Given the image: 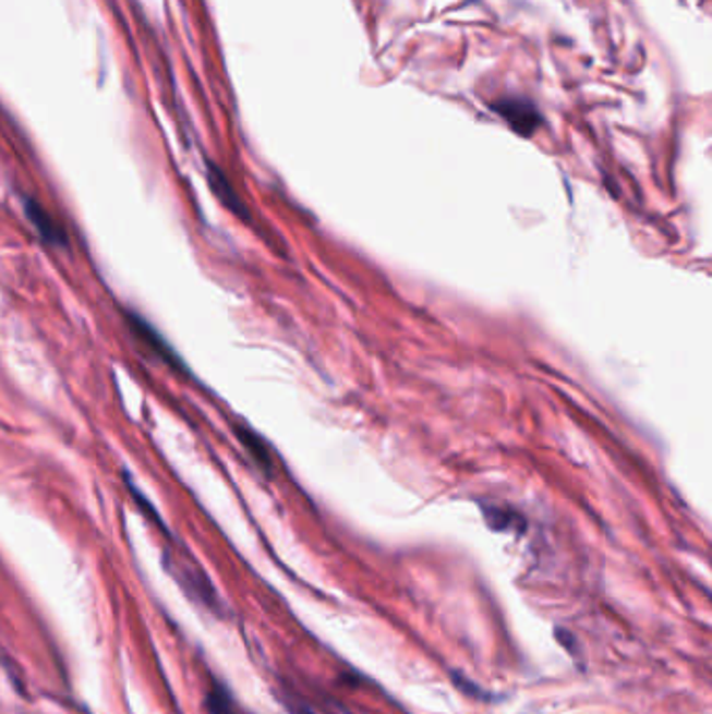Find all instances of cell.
<instances>
[{"label":"cell","instance_id":"ba28073f","mask_svg":"<svg viewBox=\"0 0 712 714\" xmlns=\"http://www.w3.org/2000/svg\"><path fill=\"white\" fill-rule=\"evenodd\" d=\"M287 702V706L291 709V713L293 714H319L316 709H312L310 704H305L303 700H299V698H289V700H285Z\"/></svg>","mask_w":712,"mask_h":714},{"label":"cell","instance_id":"8992f818","mask_svg":"<svg viewBox=\"0 0 712 714\" xmlns=\"http://www.w3.org/2000/svg\"><path fill=\"white\" fill-rule=\"evenodd\" d=\"M209 184H212L214 193L218 195L221 203H224L232 214H237V216L243 218V220H249V211H246L245 203H243L241 197L237 195V191L232 189V184L228 182V178L224 176V172L216 170V168H212V170H209Z\"/></svg>","mask_w":712,"mask_h":714},{"label":"cell","instance_id":"52a82bcc","mask_svg":"<svg viewBox=\"0 0 712 714\" xmlns=\"http://www.w3.org/2000/svg\"><path fill=\"white\" fill-rule=\"evenodd\" d=\"M481 510H483V517H485V522L490 524V529L493 531H499V533H508V531H515L516 524H524L522 518L516 515L515 510H508L504 506H495V504H481Z\"/></svg>","mask_w":712,"mask_h":714},{"label":"cell","instance_id":"3957f363","mask_svg":"<svg viewBox=\"0 0 712 714\" xmlns=\"http://www.w3.org/2000/svg\"><path fill=\"white\" fill-rule=\"evenodd\" d=\"M24 209L27 220L32 222L34 230L40 234V239L45 243H49L52 246H61V249L68 246V232L63 230V226L57 222L38 201H25Z\"/></svg>","mask_w":712,"mask_h":714},{"label":"cell","instance_id":"7a4b0ae2","mask_svg":"<svg viewBox=\"0 0 712 714\" xmlns=\"http://www.w3.org/2000/svg\"><path fill=\"white\" fill-rule=\"evenodd\" d=\"M125 320H128V324H130V328H132V332L145 343V346L159 358V360H164L168 366H172V368L176 370H186V366L180 362V358H178V353L173 351L172 346L159 335V330L153 326V324H148L143 316H138V314H134V312H125Z\"/></svg>","mask_w":712,"mask_h":714},{"label":"cell","instance_id":"6da1fadb","mask_svg":"<svg viewBox=\"0 0 712 714\" xmlns=\"http://www.w3.org/2000/svg\"><path fill=\"white\" fill-rule=\"evenodd\" d=\"M493 111L520 136H533L535 130L543 123L540 109L531 100L520 97L497 100L493 105Z\"/></svg>","mask_w":712,"mask_h":714},{"label":"cell","instance_id":"277c9868","mask_svg":"<svg viewBox=\"0 0 712 714\" xmlns=\"http://www.w3.org/2000/svg\"><path fill=\"white\" fill-rule=\"evenodd\" d=\"M203 709L207 714H251L245 706L237 700L232 690L218 679H212V683L205 690Z\"/></svg>","mask_w":712,"mask_h":714},{"label":"cell","instance_id":"5b68a950","mask_svg":"<svg viewBox=\"0 0 712 714\" xmlns=\"http://www.w3.org/2000/svg\"><path fill=\"white\" fill-rule=\"evenodd\" d=\"M234 433L239 437L241 445L245 447L249 458L255 462V467L262 470L266 476H271L274 474V458H271L270 447L268 444L251 428H246L243 424L234 426Z\"/></svg>","mask_w":712,"mask_h":714}]
</instances>
